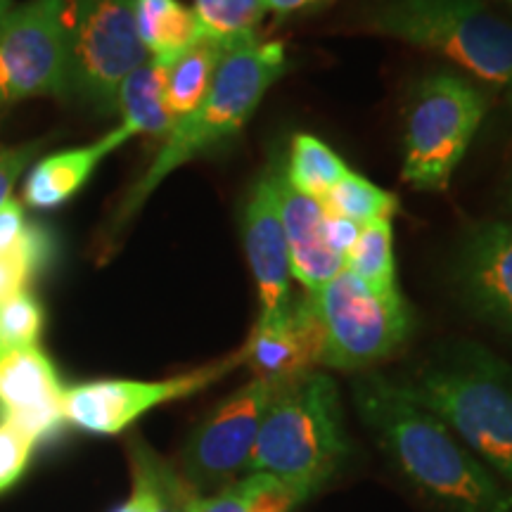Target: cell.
<instances>
[{
	"label": "cell",
	"mask_w": 512,
	"mask_h": 512,
	"mask_svg": "<svg viewBox=\"0 0 512 512\" xmlns=\"http://www.w3.org/2000/svg\"><path fill=\"white\" fill-rule=\"evenodd\" d=\"M306 294L323 339L320 366L366 370L392 356L411 335L413 318L403 294L375 292L347 268Z\"/></svg>",
	"instance_id": "cell-7"
},
{
	"label": "cell",
	"mask_w": 512,
	"mask_h": 512,
	"mask_svg": "<svg viewBox=\"0 0 512 512\" xmlns=\"http://www.w3.org/2000/svg\"><path fill=\"white\" fill-rule=\"evenodd\" d=\"M505 88H508V98H505V100H508V107H510V112H512V81Z\"/></svg>",
	"instance_id": "cell-37"
},
{
	"label": "cell",
	"mask_w": 512,
	"mask_h": 512,
	"mask_svg": "<svg viewBox=\"0 0 512 512\" xmlns=\"http://www.w3.org/2000/svg\"><path fill=\"white\" fill-rule=\"evenodd\" d=\"M69 0H27L0 17V110L69 95Z\"/></svg>",
	"instance_id": "cell-9"
},
{
	"label": "cell",
	"mask_w": 512,
	"mask_h": 512,
	"mask_svg": "<svg viewBox=\"0 0 512 512\" xmlns=\"http://www.w3.org/2000/svg\"><path fill=\"white\" fill-rule=\"evenodd\" d=\"M275 389L278 387L252 377L192 430L181 453V475L192 489L221 491L249 475L261 418Z\"/></svg>",
	"instance_id": "cell-11"
},
{
	"label": "cell",
	"mask_w": 512,
	"mask_h": 512,
	"mask_svg": "<svg viewBox=\"0 0 512 512\" xmlns=\"http://www.w3.org/2000/svg\"><path fill=\"white\" fill-rule=\"evenodd\" d=\"M240 366H245L242 347L221 361L169 377V380L143 382L110 377V380L81 382L64 389L62 413L64 420L76 430L98 434V437H114V434L126 432L152 408L164 406L169 401L188 399Z\"/></svg>",
	"instance_id": "cell-10"
},
{
	"label": "cell",
	"mask_w": 512,
	"mask_h": 512,
	"mask_svg": "<svg viewBox=\"0 0 512 512\" xmlns=\"http://www.w3.org/2000/svg\"><path fill=\"white\" fill-rule=\"evenodd\" d=\"M136 29L150 60L164 67L204 38L195 10L181 0H136Z\"/></svg>",
	"instance_id": "cell-18"
},
{
	"label": "cell",
	"mask_w": 512,
	"mask_h": 512,
	"mask_svg": "<svg viewBox=\"0 0 512 512\" xmlns=\"http://www.w3.org/2000/svg\"><path fill=\"white\" fill-rule=\"evenodd\" d=\"M64 387L50 356L38 347L0 349V415L36 444L64 427Z\"/></svg>",
	"instance_id": "cell-13"
},
{
	"label": "cell",
	"mask_w": 512,
	"mask_h": 512,
	"mask_svg": "<svg viewBox=\"0 0 512 512\" xmlns=\"http://www.w3.org/2000/svg\"><path fill=\"white\" fill-rule=\"evenodd\" d=\"M131 465L133 482L145 489L150 512H188L190 498L197 491L138 437L131 439Z\"/></svg>",
	"instance_id": "cell-22"
},
{
	"label": "cell",
	"mask_w": 512,
	"mask_h": 512,
	"mask_svg": "<svg viewBox=\"0 0 512 512\" xmlns=\"http://www.w3.org/2000/svg\"><path fill=\"white\" fill-rule=\"evenodd\" d=\"M192 10L200 19L204 36L221 46L259 34L256 29L266 15L261 0H195Z\"/></svg>",
	"instance_id": "cell-26"
},
{
	"label": "cell",
	"mask_w": 512,
	"mask_h": 512,
	"mask_svg": "<svg viewBox=\"0 0 512 512\" xmlns=\"http://www.w3.org/2000/svg\"><path fill=\"white\" fill-rule=\"evenodd\" d=\"M43 323L46 311L29 290L0 302V349L36 347Z\"/></svg>",
	"instance_id": "cell-28"
},
{
	"label": "cell",
	"mask_w": 512,
	"mask_h": 512,
	"mask_svg": "<svg viewBox=\"0 0 512 512\" xmlns=\"http://www.w3.org/2000/svg\"><path fill=\"white\" fill-rule=\"evenodd\" d=\"M508 202H510V209H512V178H510V188H508Z\"/></svg>",
	"instance_id": "cell-38"
},
{
	"label": "cell",
	"mask_w": 512,
	"mask_h": 512,
	"mask_svg": "<svg viewBox=\"0 0 512 512\" xmlns=\"http://www.w3.org/2000/svg\"><path fill=\"white\" fill-rule=\"evenodd\" d=\"M29 228L27 211L19 200H8L0 207V252H8L24 238Z\"/></svg>",
	"instance_id": "cell-32"
},
{
	"label": "cell",
	"mask_w": 512,
	"mask_h": 512,
	"mask_svg": "<svg viewBox=\"0 0 512 512\" xmlns=\"http://www.w3.org/2000/svg\"><path fill=\"white\" fill-rule=\"evenodd\" d=\"M67 19L69 93L110 117L121 83L150 60L136 29V0H69Z\"/></svg>",
	"instance_id": "cell-8"
},
{
	"label": "cell",
	"mask_w": 512,
	"mask_h": 512,
	"mask_svg": "<svg viewBox=\"0 0 512 512\" xmlns=\"http://www.w3.org/2000/svg\"><path fill=\"white\" fill-rule=\"evenodd\" d=\"M349 166L335 150L311 133H297L292 138L290 157L283 162V174L294 190L318 197L349 174Z\"/></svg>",
	"instance_id": "cell-21"
},
{
	"label": "cell",
	"mask_w": 512,
	"mask_h": 512,
	"mask_svg": "<svg viewBox=\"0 0 512 512\" xmlns=\"http://www.w3.org/2000/svg\"><path fill=\"white\" fill-rule=\"evenodd\" d=\"M278 195L292 278H297L306 292H316L328 285L339 271H344V259L325 242V207L318 197L294 190L283 171H280Z\"/></svg>",
	"instance_id": "cell-16"
},
{
	"label": "cell",
	"mask_w": 512,
	"mask_h": 512,
	"mask_svg": "<svg viewBox=\"0 0 512 512\" xmlns=\"http://www.w3.org/2000/svg\"><path fill=\"white\" fill-rule=\"evenodd\" d=\"M275 489H283V486L273 477L264 472H249V475L235 479L233 484L223 486L219 494H192L188 512H256L259 503Z\"/></svg>",
	"instance_id": "cell-27"
},
{
	"label": "cell",
	"mask_w": 512,
	"mask_h": 512,
	"mask_svg": "<svg viewBox=\"0 0 512 512\" xmlns=\"http://www.w3.org/2000/svg\"><path fill=\"white\" fill-rule=\"evenodd\" d=\"M512 484V366L477 342H451L394 380Z\"/></svg>",
	"instance_id": "cell-3"
},
{
	"label": "cell",
	"mask_w": 512,
	"mask_h": 512,
	"mask_svg": "<svg viewBox=\"0 0 512 512\" xmlns=\"http://www.w3.org/2000/svg\"><path fill=\"white\" fill-rule=\"evenodd\" d=\"M34 448V439L19 432L10 422L0 420V494H5L22 479L34 456Z\"/></svg>",
	"instance_id": "cell-29"
},
{
	"label": "cell",
	"mask_w": 512,
	"mask_h": 512,
	"mask_svg": "<svg viewBox=\"0 0 512 512\" xmlns=\"http://www.w3.org/2000/svg\"><path fill=\"white\" fill-rule=\"evenodd\" d=\"M223 46L214 38L204 36L197 46L185 50L174 62L166 64V107L174 119L185 117L207 98L216 67H219Z\"/></svg>",
	"instance_id": "cell-20"
},
{
	"label": "cell",
	"mask_w": 512,
	"mask_h": 512,
	"mask_svg": "<svg viewBox=\"0 0 512 512\" xmlns=\"http://www.w3.org/2000/svg\"><path fill=\"white\" fill-rule=\"evenodd\" d=\"M486 110L484 93L465 76L451 72L425 76L408 100L403 181L415 190H446Z\"/></svg>",
	"instance_id": "cell-6"
},
{
	"label": "cell",
	"mask_w": 512,
	"mask_h": 512,
	"mask_svg": "<svg viewBox=\"0 0 512 512\" xmlns=\"http://www.w3.org/2000/svg\"><path fill=\"white\" fill-rule=\"evenodd\" d=\"M320 202L330 214L354 221L358 226H370L375 221L392 219L399 211V197L394 192L377 188L373 181H368L361 174H354V171H349L342 181L332 185Z\"/></svg>",
	"instance_id": "cell-25"
},
{
	"label": "cell",
	"mask_w": 512,
	"mask_h": 512,
	"mask_svg": "<svg viewBox=\"0 0 512 512\" xmlns=\"http://www.w3.org/2000/svg\"><path fill=\"white\" fill-rule=\"evenodd\" d=\"M242 354L256 380L273 387L297 380L320 366L323 339L309 294H292L283 313L271 320H256Z\"/></svg>",
	"instance_id": "cell-14"
},
{
	"label": "cell",
	"mask_w": 512,
	"mask_h": 512,
	"mask_svg": "<svg viewBox=\"0 0 512 512\" xmlns=\"http://www.w3.org/2000/svg\"><path fill=\"white\" fill-rule=\"evenodd\" d=\"M10 5H12V0H0V17H3L5 12H8Z\"/></svg>",
	"instance_id": "cell-36"
},
{
	"label": "cell",
	"mask_w": 512,
	"mask_h": 512,
	"mask_svg": "<svg viewBox=\"0 0 512 512\" xmlns=\"http://www.w3.org/2000/svg\"><path fill=\"white\" fill-rule=\"evenodd\" d=\"M456 283L479 318L512 335V223H484L467 235Z\"/></svg>",
	"instance_id": "cell-15"
},
{
	"label": "cell",
	"mask_w": 512,
	"mask_h": 512,
	"mask_svg": "<svg viewBox=\"0 0 512 512\" xmlns=\"http://www.w3.org/2000/svg\"><path fill=\"white\" fill-rule=\"evenodd\" d=\"M280 171L283 162L271 159L256 176L242 209V245L259 290V318L271 320L290 304L292 266L280 216Z\"/></svg>",
	"instance_id": "cell-12"
},
{
	"label": "cell",
	"mask_w": 512,
	"mask_h": 512,
	"mask_svg": "<svg viewBox=\"0 0 512 512\" xmlns=\"http://www.w3.org/2000/svg\"><path fill=\"white\" fill-rule=\"evenodd\" d=\"M361 228L363 226H358V223L342 219V216H337V214H330V211L325 209V223H323L325 242H328V247L332 249V252H335L337 256H342V259H347L351 247L356 245L358 235H361Z\"/></svg>",
	"instance_id": "cell-31"
},
{
	"label": "cell",
	"mask_w": 512,
	"mask_h": 512,
	"mask_svg": "<svg viewBox=\"0 0 512 512\" xmlns=\"http://www.w3.org/2000/svg\"><path fill=\"white\" fill-rule=\"evenodd\" d=\"M501 3H505V5H510V8H512V0H501Z\"/></svg>",
	"instance_id": "cell-39"
},
{
	"label": "cell",
	"mask_w": 512,
	"mask_h": 512,
	"mask_svg": "<svg viewBox=\"0 0 512 512\" xmlns=\"http://www.w3.org/2000/svg\"><path fill=\"white\" fill-rule=\"evenodd\" d=\"M294 508L290 494L285 489H275L259 503L256 512H290Z\"/></svg>",
	"instance_id": "cell-34"
},
{
	"label": "cell",
	"mask_w": 512,
	"mask_h": 512,
	"mask_svg": "<svg viewBox=\"0 0 512 512\" xmlns=\"http://www.w3.org/2000/svg\"><path fill=\"white\" fill-rule=\"evenodd\" d=\"M356 411L401 475L444 512H512V491L389 377L358 375Z\"/></svg>",
	"instance_id": "cell-1"
},
{
	"label": "cell",
	"mask_w": 512,
	"mask_h": 512,
	"mask_svg": "<svg viewBox=\"0 0 512 512\" xmlns=\"http://www.w3.org/2000/svg\"><path fill=\"white\" fill-rule=\"evenodd\" d=\"M285 72L287 57L280 41H261L256 34L223 46L207 98L190 114L174 121L157 155L121 197L110 219L107 242H114L121 230L136 219L166 176L192 159L211 155L219 147L233 143L254 117L264 95L275 81L283 79Z\"/></svg>",
	"instance_id": "cell-2"
},
{
	"label": "cell",
	"mask_w": 512,
	"mask_h": 512,
	"mask_svg": "<svg viewBox=\"0 0 512 512\" xmlns=\"http://www.w3.org/2000/svg\"><path fill=\"white\" fill-rule=\"evenodd\" d=\"M131 138V131L119 124L95 143L69 147V150L53 152V155L38 159L31 166L27 181H24L22 204L36 211H53L64 207L86 188L102 164V159L110 157L114 150H119Z\"/></svg>",
	"instance_id": "cell-17"
},
{
	"label": "cell",
	"mask_w": 512,
	"mask_h": 512,
	"mask_svg": "<svg viewBox=\"0 0 512 512\" xmlns=\"http://www.w3.org/2000/svg\"><path fill=\"white\" fill-rule=\"evenodd\" d=\"M347 453L337 384L311 370L275 389L261 418L249 472L273 477L299 505L335 477Z\"/></svg>",
	"instance_id": "cell-4"
},
{
	"label": "cell",
	"mask_w": 512,
	"mask_h": 512,
	"mask_svg": "<svg viewBox=\"0 0 512 512\" xmlns=\"http://www.w3.org/2000/svg\"><path fill=\"white\" fill-rule=\"evenodd\" d=\"M344 268L380 294L399 292L394 261L392 219H382L361 228L356 245L344 259Z\"/></svg>",
	"instance_id": "cell-23"
},
{
	"label": "cell",
	"mask_w": 512,
	"mask_h": 512,
	"mask_svg": "<svg viewBox=\"0 0 512 512\" xmlns=\"http://www.w3.org/2000/svg\"><path fill=\"white\" fill-rule=\"evenodd\" d=\"M164 88L166 67L155 60H147L121 83L117 112L131 136H166L174 126L176 119L166 107Z\"/></svg>",
	"instance_id": "cell-19"
},
{
	"label": "cell",
	"mask_w": 512,
	"mask_h": 512,
	"mask_svg": "<svg viewBox=\"0 0 512 512\" xmlns=\"http://www.w3.org/2000/svg\"><path fill=\"white\" fill-rule=\"evenodd\" d=\"M55 256V235L43 223L29 221L24 238L8 252H0V302L27 292L36 275L46 271Z\"/></svg>",
	"instance_id": "cell-24"
},
{
	"label": "cell",
	"mask_w": 512,
	"mask_h": 512,
	"mask_svg": "<svg viewBox=\"0 0 512 512\" xmlns=\"http://www.w3.org/2000/svg\"><path fill=\"white\" fill-rule=\"evenodd\" d=\"M114 512H150V505H147V494L140 484L133 482V496L128 498L124 505H119Z\"/></svg>",
	"instance_id": "cell-35"
},
{
	"label": "cell",
	"mask_w": 512,
	"mask_h": 512,
	"mask_svg": "<svg viewBox=\"0 0 512 512\" xmlns=\"http://www.w3.org/2000/svg\"><path fill=\"white\" fill-rule=\"evenodd\" d=\"M43 145H46V140L41 138L22 145L0 147V207L12 200V190H15L19 176L29 169V164L36 162Z\"/></svg>",
	"instance_id": "cell-30"
},
{
	"label": "cell",
	"mask_w": 512,
	"mask_h": 512,
	"mask_svg": "<svg viewBox=\"0 0 512 512\" xmlns=\"http://www.w3.org/2000/svg\"><path fill=\"white\" fill-rule=\"evenodd\" d=\"M335 0H261L264 12H271L278 19H287L294 15H306V12H318L328 8Z\"/></svg>",
	"instance_id": "cell-33"
},
{
	"label": "cell",
	"mask_w": 512,
	"mask_h": 512,
	"mask_svg": "<svg viewBox=\"0 0 512 512\" xmlns=\"http://www.w3.org/2000/svg\"><path fill=\"white\" fill-rule=\"evenodd\" d=\"M363 24L432 50L491 86L512 81V22L482 0H377L363 12Z\"/></svg>",
	"instance_id": "cell-5"
}]
</instances>
